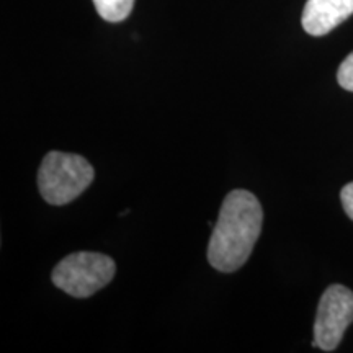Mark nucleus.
Wrapping results in <instances>:
<instances>
[{
    "label": "nucleus",
    "instance_id": "0eeeda50",
    "mask_svg": "<svg viewBox=\"0 0 353 353\" xmlns=\"http://www.w3.org/2000/svg\"><path fill=\"white\" fill-rule=\"evenodd\" d=\"M337 81L345 90L353 92V52L343 59L341 68H339Z\"/></svg>",
    "mask_w": 353,
    "mask_h": 353
},
{
    "label": "nucleus",
    "instance_id": "39448f33",
    "mask_svg": "<svg viewBox=\"0 0 353 353\" xmlns=\"http://www.w3.org/2000/svg\"><path fill=\"white\" fill-rule=\"evenodd\" d=\"M353 13V0H307L301 23L312 37H324Z\"/></svg>",
    "mask_w": 353,
    "mask_h": 353
},
{
    "label": "nucleus",
    "instance_id": "f03ea898",
    "mask_svg": "<svg viewBox=\"0 0 353 353\" xmlns=\"http://www.w3.org/2000/svg\"><path fill=\"white\" fill-rule=\"evenodd\" d=\"M94 167L77 154L51 151L38 170V188L46 203L68 205L81 196L94 182Z\"/></svg>",
    "mask_w": 353,
    "mask_h": 353
},
{
    "label": "nucleus",
    "instance_id": "6e6552de",
    "mask_svg": "<svg viewBox=\"0 0 353 353\" xmlns=\"http://www.w3.org/2000/svg\"><path fill=\"white\" fill-rule=\"evenodd\" d=\"M341 200H342V206L345 210V213L348 218L353 221V182L345 185L341 192Z\"/></svg>",
    "mask_w": 353,
    "mask_h": 353
},
{
    "label": "nucleus",
    "instance_id": "f257e3e1",
    "mask_svg": "<svg viewBox=\"0 0 353 353\" xmlns=\"http://www.w3.org/2000/svg\"><path fill=\"white\" fill-rule=\"evenodd\" d=\"M262 221L263 211L255 195L247 190L229 193L210 239L211 267L223 273L239 270L252 254L262 231Z\"/></svg>",
    "mask_w": 353,
    "mask_h": 353
},
{
    "label": "nucleus",
    "instance_id": "7ed1b4c3",
    "mask_svg": "<svg viewBox=\"0 0 353 353\" xmlns=\"http://www.w3.org/2000/svg\"><path fill=\"white\" fill-rule=\"evenodd\" d=\"M117 265L108 255L76 252L61 260L52 270V283L74 298H88L113 280Z\"/></svg>",
    "mask_w": 353,
    "mask_h": 353
},
{
    "label": "nucleus",
    "instance_id": "423d86ee",
    "mask_svg": "<svg viewBox=\"0 0 353 353\" xmlns=\"http://www.w3.org/2000/svg\"><path fill=\"white\" fill-rule=\"evenodd\" d=\"M94 6L101 19L118 23L130 17L134 0H94Z\"/></svg>",
    "mask_w": 353,
    "mask_h": 353
},
{
    "label": "nucleus",
    "instance_id": "20e7f679",
    "mask_svg": "<svg viewBox=\"0 0 353 353\" xmlns=\"http://www.w3.org/2000/svg\"><path fill=\"white\" fill-rule=\"evenodd\" d=\"M353 322V291L343 285H332L322 294L314 322L312 347L334 352Z\"/></svg>",
    "mask_w": 353,
    "mask_h": 353
}]
</instances>
